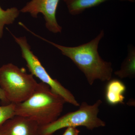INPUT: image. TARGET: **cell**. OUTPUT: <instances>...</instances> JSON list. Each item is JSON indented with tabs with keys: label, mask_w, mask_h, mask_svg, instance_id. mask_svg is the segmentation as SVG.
Masks as SVG:
<instances>
[{
	"label": "cell",
	"mask_w": 135,
	"mask_h": 135,
	"mask_svg": "<svg viewBox=\"0 0 135 135\" xmlns=\"http://www.w3.org/2000/svg\"><path fill=\"white\" fill-rule=\"evenodd\" d=\"M102 103L100 99L92 105L82 102L77 110L68 113L48 125L40 127L39 135L52 134L57 131L69 127L81 126L92 130L105 127V122L98 116Z\"/></svg>",
	"instance_id": "4"
},
{
	"label": "cell",
	"mask_w": 135,
	"mask_h": 135,
	"mask_svg": "<svg viewBox=\"0 0 135 135\" xmlns=\"http://www.w3.org/2000/svg\"><path fill=\"white\" fill-rule=\"evenodd\" d=\"M20 12L16 7L4 10L0 6V38L2 37L4 26L13 23L19 16Z\"/></svg>",
	"instance_id": "11"
},
{
	"label": "cell",
	"mask_w": 135,
	"mask_h": 135,
	"mask_svg": "<svg viewBox=\"0 0 135 135\" xmlns=\"http://www.w3.org/2000/svg\"><path fill=\"white\" fill-rule=\"evenodd\" d=\"M114 74L120 79L134 77L135 74V50L131 48L129 50L127 56L121 66L120 69Z\"/></svg>",
	"instance_id": "10"
},
{
	"label": "cell",
	"mask_w": 135,
	"mask_h": 135,
	"mask_svg": "<svg viewBox=\"0 0 135 135\" xmlns=\"http://www.w3.org/2000/svg\"><path fill=\"white\" fill-rule=\"evenodd\" d=\"M0 100L4 105H7L10 103L6 97L4 91L1 88V87H0Z\"/></svg>",
	"instance_id": "14"
},
{
	"label": "cell",
	"mask_w": 135,
	"mask_h": 135,
	"mask_svg": "<svg viewBox=\"0 0 135 135\" xmlns=\"http://www.w3.org/2000/svg\"><path fill=\"white\" fill-rule=\"evenodd\" d=\"M35 36L58 49L64 55L70 59L84 74L89 84L92 85L97 80L109 81L112 76V64L103 59L98 51L99 42L104 35L103 30L90 41L76 47L61 46L49 41L32 32Z\"/></svg>",
	"instance_id": "1"
},
{
	"label": "cell",
	"mask_w": 135,
	"mask_h": 135,
	"mask_svg": "<svg viewBox=\"0 0 135 135\" xmlns=\"http://www.w3.org/2000/svg\"><path fill=\"white\" fill-rule=\"evenodd\" d=\"M16 104L9 103L0 106V127L15 115Z\"/></svg>",
	"instance_id": "12"
},
{
	"label": "cell",
	"mask_w": 135,
	"mask_h": 135,
	"mask_svg": "<svg viewBox=\"0 0 135 135\" xmlns=\"http://www.w3.org/2000/svg\"><path fill=\"white\" fill-rule=\"evenodd\" d=\"M105 90V99L109 105H114L124 103L126 87L120 80L111 79L108 81Z\"/></svg>",
	"instance_id": "8"
},
{
	"label": "cell",
	"mask_w": 135,
	"mask_h": 135,
	"mask_svg": "<svg viewBox=\"0 0 135 135\" xmlns=\"http://www.w3.org/2000/svg\"><path fill=\"white\" fill-rule=\"evenodd\" d=\"M60 0H31L20 11L29 13L33 18L41 13L44 17L46 28L53 33H61L62 27L57 21V9Z\"/></svg>",
	"instance_id": "6"
},
{
	"label": "cell",
	"mask_w": 135,
	"mask_h": 135,
	"mask_svg": "<svg viewBox=\"0 0 135 135\" xmlns=\"http://www.w3.org/2000/svg\"><path fill=\"white\" fill-rule=\"evenodd\" d=\"M67 6L68 11L74 16L79 15L85 10L98 6L109 0H63ZM133 2L135 0H120Z\"/></svg>",
	"instance_id": "9"
},
{
	"label": "cell",
	"mask_w": 135,
	"mask_h": 135,
	"mask_svg": "<svg viewBox=\"0 0 135 135\" xmlns=\"http://www.w3.org/2000/svg\"><path fill=\"white\" fill-rule=\"evenodd\" d=\"M50 135H55L53 134H52Z\"/></svg>",
	"instance_id": "15"
},
{
	"label": "cell",
	"mask_w": 135,
	"mask_h": 135,
	"mask_svg": "<svg viewBox=\"0 0 135 135\" xmlns=\"http://www.w3.org/2000/svg\"><path fill=\"white\" fill-rule=\"evenodd\" d=\"M65 103L62 97L41 82L29 98L16 104L15 115L31 119L40 127L46 126L59 118Z\"/></svg>",
	"instance_id": "2"
},
{
	"label": "cell",
	"mask_w": 135,
	"mask_h": 135,
	"mask_svg": "<svg viewBox=\"0 0 135 135\" xmlns=\"http://www.w3.org/2000/svg\"><path fill=\"white\" fill-rule=\"evenodd\" d=\"M40 128L31 119L15 116L0 127V135H39Z\"/></svg>",
	"instance_id": "7"
},
{
	"label": "cell",
	"mask_w": 135,
	"mask_h": 135,
	"mask_svg": "<svg viewBox=\"0 0 135 135\" xmlns=\"http://www.w3.org/2000/svg\"><path fill=\"white\" fill-rule=\"evenodd\" d=\"M80 131L77 127H69L66 128L64 133L62 135H79Z\"/></svg>",
	"instance_id": "13"
},
{
	"label": "cell",
	"mask_w": 135,
	"mask_h": 135,
	"mask_svg": "<svg viewBox=\"0 0 135 135\" xmlns=\"http://www.w3.org/2000/svg\"><path fill=\"white\" fill-rule=\"evenodd\" d=\"M38 84L32 74L12 63L0 68V87L10 103L25 101L34 92Z\"/></svg>",
	"instance_id": "3"
},
{
	"label": "cell",
	"mask_w": 135,
	"mask_h": 135,
	"mask_svg": "<svg viewBox=\"0 0 135 135\" xmlns=\"http://www.w3.org/2000/svg\"><path fill=\"white\" fill-rule=\"evenodd\" d=\"M12 35L15 41L20 47L22 57L26 62L27 66L31 74L49 86L53 92L62 97L66 103L74 106H79V104L71 92L57 80L53 79L49 74L38 58L31 50L26 37H17Z\"/></svg>",
	"instance_id": "5"
}]
</instances>
